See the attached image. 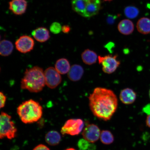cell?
<instances>
[{
    "mask_svg": "<svg viewBox=\"0 0 150 150\" xmlns=\"http://www.w3.org/2000/svg\"><path fill=\"white\" fill-rule=\"evenodd\" d=\"M100 130L97 125L93 124L87 125L82 131V135L84 139L91 143L98 140L100 135Z\"/></svg>",
    "mask_w": 150,
    "mask_h": 150,
    "instance_id": "cell-10",
    "label": "cell"
},
{
    "mask_svg": "<svg viewBox=\"0 0 150 150\" xmlns=\"http://www.w3.org/2000/svg\"><path fill=\"white\" fill-rule=\"evenodd\" d=\"M27 7L28 2L26 0H11L9 2V9L16 16L25 14Z\"/></svg>",
    "mask_w": 150,
    "mask_h": 150,
    "instance_id": "cell-11",
    "label": "cell"
},
{
    "mask_svg": "<svg viewBox=\"0 0 150 150\" xmlns=\"http://www.w3.org/2000/svg\"><path fill=\"white\" fill-rule=\"evenodd\" d=\"M33 150H50L49 148L43 144H39L35 147Z\"/></svg>",
    "mask_w": 150,
    "mask_h": 150,
    "instance_id": "cell-26",
    "label": "cell"
},
{
    "mask_svg": "<svg viewBox=\"0 0 150 150\" xmlns=\"http://www.w3.org/2000/svg\"><path fill=\"white\" fill-rule=\"evenodd\" d=\"M146 125L150 128V114L148 116L146 120Z\"/></svg>",
    "mask_w": 150,
    "mask_h": 150,
    "instance_id": "cell-29",
    "label": "cell"
},
{
    "mask_svg": "<svg viewBox=\"0 0 150 150\" xmlns=\"http://www.w3.org/2000/svg\"><path fill=\"white\" fill-rule=\"evenodd\" d=\"M0 96H1V104H0V107L1 108H2L4 107L6 104V97L2 92L0 93Z\"/></svg>",
    "mask_w": 150,
    "mask_h": 150,
    "instance_id": "cell-25",
    "label": "cell"
},
{
    "mask_svg": "<svg viewBox=\"0 0 150 150\" xmlns=\"http://www.w3.org/2000/svg\"><path fill=\"white\" fill-rule=\"evenodd\" d=\"M55 68L50 67L44 71L46 84L51 89L55 88L61 83L62 77Z\"/></svg>",
    "mask_w": 150,
    "mask_h": 150,
    "instance_id": "cell-8",
    "label": "cell"
},
{
    "mask_svg": "<svg viewBox=\"0 0 150 150\" xmlns=\"http://www.w3.org/2000/svg\"><path fill=\"white\" fill-rule=\"evenodd\" d=\"M84 72V69L81 66L74 64L71 67L67 76L71 81H77L81 79Z\"/></svg>",
    "mask_w": 150,
    "mask_h": 150,
    "instance_id": "cell-14",
    "label": "cell"
},
{
    "mask_svg": "<svg viewBox=\"0 0 150 150\" xmlns=\"http://www.w3.org/2000/svg\"><path fill=\"white\" fill-rule=\"evenodd\" d=\"M71 31V27L69 25H65L62 26V31L64 33H68Z\"/></svg>",
    "mask_w": 150,
    "mask_h": 150,
    "instance_id": "cell-27",
    "label": "cell"
},
{
    "mask_svg": "<svg viewBox=\"0 0 150 150\" xmlns=\"http://www.w3.org/2000/svg\"><path fill=\"white\" fill-rule=\"evenodd\" d=\"M84 139H82L79 141L78 146L80 150H89L91 144Z\"/></svg>",
    "mask_w": 150,
    "mask_h": 150,
    "instance_id": "cell-23",
    "label": "cell"
},
{
    "mask_svg": "<svg viewBox=\"0 0 150 150\" xmlns=\"http://www.w3.org/2000/svg\"><path fill=\"white\" fill-rule=\"evenodd\" d=\"M31 34L35 40L41 43L47 42L50 38L49 31L44 27L36 28L32 32Z\"/></svg>",
    "mask_w": 150,
    "mask_h": 150,
    "instance_id": "cell-13",
    "label": "cell"
},
{
    "mask_svg": "<svg viewBox=\"0 0 150 150\" xmlns=\"http://www.w3.org/2000/svg\"><path fill=\"white\" fill-rule=\"evenodd\" d=\"M65 150H76L74 149H73V148H69V149H67Z\"/></svg>",
    "mask_w": 150,
    "mask_h": 150,
    "instance_id": "cell-30",
    "label": "cell"
},
{
    "mask_svg": "<svg viewBox=\"0 0 150 150\" xmlns=\"http://www.w3.org/2000/svg\"><path fill=\"white\" fill-rule=\"evenodd\" d=\"M117 28L119 32L122 34L129 35L132 33L134 31V25L131 20L124 19L118 24Z\"/></svg>",
    "mask_w": 150,
    "mask_h": 150,
    "instance_id": "cell-15",
    "label": "cell"
},
{
    "mask_svg": "<svg viewBox=\"0 0 150 150\" xmlns=\"http://www.w3.org/2000/svg\"><path fill=\"white\" fill-rule=\"evenodd\" d=\"M45 85L44 72L42 68L36 66L26 70L21 87L31 93H37L42 91Z\"/></svg>",
    "mask_w": 150,
    "mask_h": 150,
    "instance_id": "cell-2",
    "label": "cell"
},
{
    "mask_svg": "<svg viewBox=\"0 0 150 150\" xmlns=\"http://www.w3.org/2000/svg\"><path fill=\"white\" fill-rule=\"evenodd\" d=\"M89 105L93 115L107 121L111 119L117 110L118 99L112 90L102 87L94 89L89 97Z\"/></svg>",
    "mask_w": 150,
    "mask_h": 150,
    "instance_id": "cell-1",
    "label": "cell"
},
{
    "mask_svg": "<svg viewBox=\"0 0 150 150\" xmlns=\"http://www.w3.org/2000/svg\"><path fill=\"white\" fill-rule=\"evenodd\" d=\"M136 93L134 90L129 88L123 89L120 94V99L121 102L125 104H132L135 101Z\"/></svg>",
    "mask_w": 150,
    "mask_h": 150,
    "instance_id": "cell-12",
    "label": "cell"
},
{
    "mask_svg": "<svg viewBox=\"0 0 150 150\" xmlns=\"http://www.w3.org/2000/svg\"><path fill=\"white\" fill-rule=\"evenodd\" d=\"M55 67L56 70L61 74H68L71 67L68 60L65 58L58 59L56 62Z\"/></svg>",
    "mask_w": 150,
    "mask_h": 150,
    "instance_id": "cell-18",
    "label": "cell"
},
{
    "mask_svg": "<svg viewBox=\"0 0 150 150\" xmlns=\"http://www.w3.org/2000/svg\"><path fill=\"white\" fill-rule=\"evenodd\" d=\"M0 119V138L2 139L6 138L9 139L14 138L17 129L12 117L6 112H1Z\"/></svg>",
    "mask_w": 150,
    "mask_h": 150,
    "instance_id": "cell-5",
    "label": "cell"
},
{
    "mask_svg": "<svg viewBox=\"0 0 150 150\" xmlns=\"http://www.w3.org/2000/svg\"><path fill=\"white\" fill-rule=\"evenodd\" d=\"M13 49V45L10 41L5 39L1 41L0 54L1 56L6 57L12 54Z\"/></svg>",
    "mask_w": 150,
    "mask_h": 150,
    "instance_id": "cell-20",
    "label": "cell"
},
{
    "mask_svg": "<svg viewBox=\"0 0 150 150\" xmlns=\"http://www.w3.org/2000/svg\"><path fill=\"white\" fill-rule=\"evenodd\" d=\"M81 56L83 62L88 65L94 64L98 60V56L96 52L89 49L84 50Z\"/></svg>",
    "mask_w": 150,
    "mask_h": 150,
    "instance_id": "cell-16",
    "label": "cell"
},
{
    "mask_svg": "<svg viewBox=\"0 0 150 150\" xmlns=\"http://www.w3.org/2000/svg\"><path fill=\"white\" fill-rule=\"evenodd\" d=\"M62 28L61 24L59 22H54L50 26V31L54 34H57L62 31Z\"/></svg>",
    "mask_w": 150,
    "mask_h": 150,
    "instance_id": "cell-24",
    "label": "cell"
},
{
    "mask_svg": "<svg viewBox=\"0 0 150 150\" xmlns=\"http://www.w3.org/2000/svg\"><path fill=\"white\" fill-rule=\"evenodd\" d=\"M17 112L22 122L31 124L41 119L43 109L39 103L31 99L22 102L18 107Z\"/></svg>",
    "mask_w": 150,
    "mask_h": 150,
    "instance_id": "cell-3",
    "label": "cell"
},
{
    "mask_svg": "<svg viewBox=\"0 0 150 150\" xmlns=\"http://www.w3.org/2000/svg\"><path fill=\"white\" fill-rule=\"evenodd\" d=\"M143 111L146 114L149 115L150 114V104L147 105L143 108Z\"/></svg>",
    "mask_w": 150,
    "mask_h": 150,
    "instance_id": "cell-28",
    "label": "cell"
},
{
    "mask_svg": "<svg viewBox=\"0 0 150 150\" xmlns=\"http://www.w3.org/2000/svg\"><path fill=\"white\" fill-rule=\"evenodd\" d=\"M117 57V55L98 56V63L102 65L103 72L108 74L115 72L121 64Z\"/></svg>",
    "mask_w": 150,
    "mask_h": 150,
    "instance_id": "cell-6",
    "label": "cell"
},
{
    "mask_svg": "<svg viewBox=\"0 0 150 150\" xmlns=\"http://www.w3.org/2000/svg\"><path fill=\"white\" fill-rule=\"evenodd\" d=\"M45 139L48 145L55 146L59 145L61 140L60 134L57 131L52 130L46 134Z\"/></svg>",
    "mask_w": 150,
    "mask_h": 150,
    "instance_id": "cell-19",
    "label": "cell"
},
{
    "mask_svg": "<svg viewBox=\"0 0 150 150\" xmlns=\"http://www.w3.org/2000/svg\"><path fill=\"white\" fill-rule=\"evenodd\" d=\"M71 3L73 10L86 18L98 14L101 7V0H71Z\"/></svg>",
    "mask_w": 150,
    "mask_h": 150,
    "instance_id": "cell-4",
    "label": "cell"
},
{
    "mask_svg": "<svg viewBox=\"0 0 150 150\" xmlns=\"http://www.w3.org/2000/svg\"><path fill=\"white\" fill-rule=\"evenodd\" d=\"M137 28L140 33L149 34L150 33V19L146 17L140 18L137 23Z\"/></svg>",
    "mask_w": 150,
    "mask_h": 150,
    "instance_id": "cell-17",
    "label": "cell"
},
{
    "mask_svg": "<svg viewBox=\"0 0 150 150\" xmlns=\"http://www.w3.org/2000/svg\"><path fill=\"white\" fill-rule=\"evenodd\" d=\"M100 140L105 145H110L114 141V137L112 133L108 130H103L101 132Z\"/></svg>",
    "mask_w": 150,
    "mask_h": 150,
    "instance_id": "cell-21",
    "label": "cell"
},
{
    "mask_svg": "<svg viewBox=\"0 0 150 150\" xmlns=\"http://www.w3.org/2000/svg\"><path fill=\"white\" fill-rule=\"evenodd\" d=\"M139 10L136 7L132 6H127L125 9L124 13L125 16L131 19L135 18L139 14Z\"/></svg>",
    "mask_w": 150,
    "mask_h": 150,
    "instance_id": "cell-22",
    "label": "cell"
},
{
    "mask_svg": "<svg viewBox=\"0 0 150 150\" xmlns=\"http://www.w3.org/2000/svg\"><path fill=\"white\" fill-rule=\"evenodd\" d=\"M103 1H112V0H103Z\"/></svg>",
    "mask_w": 150,
    "mask_h": 150,
    "instance_id": "cell-31",
    "label": "cell"
},
{
    "mask_svg": "<svg viewBox=\"0 0 150 150\" xmlns=\"http://www.w3.org/2000/svg\"><path fill=\"white\" fill-rule=\"evenodd\" d=\"M16 49L22 53H27L33 50L35 41L32 38L28 35H23L16 41Z\"/></svg>",
    "mask_w": 150,
    "mask_h": 150,
    "instance_id": "cell-9",
    "label": "cell"
},
{
    "mask_svg": "<svg viewBox=\"0 0 150 150\" xmlns=\"http://www.w3.org/2000/svg\"><path fill=\"white\" fill-rule=\"evenodd\" d=\"M84 122L81 119H70L65 123L61 129V133L63 135L66 134L71 136L79 134L83 130Z\"/></svg>",
    "mask_w": 150,
    "mask_h": 150,
    "instance_id": "cell-7",
    "label": "cell"
},
{
    "mask_svg": "<svg viewBox=\"0 0 150 150\" xmlns=\"http://www.w3.org/2000/svg\"><path fill=\"white\" fill-rule=\"evenodd\" d=\"M149 97H150V91H149Z\"/></svg>",
    "mask_w": 150,
    "mask_h": 150,
    "instance_id": "cell-32",
    "label": "cell"
}]
</instances>
